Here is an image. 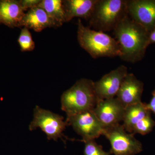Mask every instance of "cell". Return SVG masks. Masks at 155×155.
I'll use <instances>...</instances> for the list:
<instances>
[{
	"label": "cell",
	"instance_id": "obj_1",
	"mask_svg": "<svg viewBox=\"0 0 155 155\" xmlns=\"http://www.w3.org/2000/svg\"><path fill=\"white\" fill-rule=\"evenodd\" d=\"M115 39L120 47V58L124 61L134 63L143 58L149 45L150 32L132 20L128 14L114 28Z\"/></svg>",
	"mask_w": 155,
	"mask_h": 155
},
{
	"label": "cell",
	"instance_id": "obj_2",
	"mask_svg": "<svg viewBox=\"0 0 155 155\" xmlns=\"http://www.w3.org/2000/svg\"><path fill=\"white\" fill-rule=\"evenodd\" d=\"M77 38L79 44L94 58L120 57V47L116 39L102 31L93 30L78 21Z\"/></svg>",
	"mask_w": 155,
	"mask_h": 155
},
{
	"label": "cell",
	"instance_id": "obj_3",
	"mask_svg": "<svg viewBox=\"0 0 155 155\" xmlns=\"http://www.w3.org/2000/svg\"><path fill=\"white\" fill-rule=\"evenodd\" d=\"M99 100L95 91L94 82L81 78L62 94L61 109L69 117L93 110Z\"/></svg>",
	"mask_w": 155,
	"mask_h": 155
},
{
	"label": "cell",
	"instance_id": "obj_4",
	"mask_svg": "<svg viewBox=\"0 0 155 155\" xmlns=\"http://www.w3.org/2000/svg\"><path fill=\"white\" fill-rule=\"evenodd\" d=\"M127 1L97 0L89 19L90 25L97 31L114 29L127 14Z\"/></svg>",
	"mask_w": 155,
	"mask_h": 155
},
{
	"label": "cell",
	"instance_id": "obj_5",
	"mask_svg": "<svg viewBox=\"0 0 155 155\" xmlns=\"http://www.w3.org/2000/svg\"><path fill=\"white\" fill-rule=\"evenodd\" d=\"M63 116L44 110L37 106L34 109V118L29 126L30 130L40 128L46 134L49 140L57 141L58 138H62L63 131L67 122L64 121Z\"/></svg>",
	"mask_w": 155,
	"mask_h": 155
},
{
	"label": "cell",
	"instance_id": "obj_6",
	"mask_svg": "<svg viewBox=\"0 0 155 155\" xmlns=\"http://www.w3.org/2000/svg\"><path fill=\"white\" fill-rule=\"evenodd\" d=\"M127 132L120 124L106 128L104 135L110 141L115 155H134L142 150L141 143L134 137V134Z\"/></svg>",
	"mask_w": 155,
	"mask_h": 155
},
{
	"label": "cell",
	"instance_id": "obj_7",
	"mask_svg": "<svg viewBox=\"0 0 155 155\" xmlns=\"http://www.w3.org/2000/svg\"><path fill=\"white\" fill-rule=\"evenodd\" d=\"M66 122L82 137L84 142L95 140L104 135L105 132L106 128L97 118L93 110L67 117Z\"/></svg>",
	"mask_w": 155,
	"mask_h": 155
},
{
	"label": "cell",
	"instance_id": "obj_8",
	"mask_svg": "<svg viewBox=\"0 0 155 155\" xmlns=\"http://www.w3.org/2000/svg\"><path fill=\"white\" fill-rule=\"evenodd\" d=\"M127 14L149 32L155 28V0L127 1Z\"/></svg>",
	"mask_w": 155,
	"mask_h": 155
},
{
	"label": "cell",
	"instance_id": "obj_9",
	"mask_svg": "<svg viewBox=\"0 0 155 155\" xmlns=\"http://www.w3.org/2000/svg\"><path fill=\"white\" fill-rule=\"evenodd\" d=\"M125 108L116 97L99 100L93 111L105 128L119 124L123 121Z\"/></svg>",
	"mask_w": 155,
	"mask_h": 155
},
{
	"label": "cell",
	"instance_id": "obj_10",
	"mask_svg": "<svg viewBox=\"0 0 155 155\" xmlns=\"http://www.w3.org/2000/svg\"><path fill=\"white\" fill-rule=\"evenodd\" d=\"M127 74V67L121 65L94 82L95 91L99 99L115 97Z\"/></svg>",
	"mask_w": 155,
	"mask_h": 155
},
{
	"label": "cell",
	"instance_id": "obj_11",
	"mask_svg": "<svg viewBox=\"0 0 155 155\" xmlns=\"http://www.w3.org/2000/svg\"><path fill=\"white\" fill-rule=\"evenodd\" d=\"M143 84L132 73H128L123 80L116 98L125 108L141 102Z\"/></svg>",
	"mask_w": 155,
	"mask_h": 155
},
{
	"label": "cell",
	"instance_id": "obj_12",
	"mask_svg": "<svg viewBox=\"0 0 155 155\" xmlns=\"http://www.w3.org/2000/svg\"><path fill=\"white\" fill-rule=\"evenodd\" d=\"M25 14L19 0H0V24L11 28L20 27Z\"/></svg>",
	"mask_w": 155,
	"mask_h": 155
},
{
	"label": "cell",
	"instance_id": "obj_13",
	"mask_svg": "<svg viewBox=\"0 0 155 155\" xmlns=\"http://www.w3.org/2000/svg\"><path fill=\"white\" fill-rule=\"evenodd\" d=\"M20 27L38 32L47 28H56L54 23L46 12L38 7L31 9L25 13Z\"/></svg>",
	"mask_w": 155,
	"mask_h": 155
},
{
	"label": "cell",
	"instance_id": "obj_14",
	"mask_svg": "<svg viewBox=\"0 0 155 155\" xmlns=\"http://www.w3.org/2000/svg\"><path fill=\"white\" fill-rule=\"evenodd\" d=\"M97 0H64L66 22L75 17L89 19Z\"/></svg>",
	"mask_w": 155,
	"mask_h": 155
},
{
	"label": "cell",
	"instance_id": "obj_15",
	"mask_svg": "<svg viewBox=\"0 0 155 155\" xmlns=\"http://www.w3.org/2000/svg\"><path fill=\"white\" fill-rule=\"evenodd\" d=\"M149 114L146 104L141 102L128 106L125 108L122 125L126 131L133 133L134 125Z\"/></svg>",
	"mask_w": 155,
	"mask_h": 155
},
{
	"label": "cell",
	"instance_id": "obj_16",
	"mask_svg": "<svg viewBox=\"0 0 155 155\" xmlns=\"http://www.w3.org/2000/svg\"><path fill=\"white\" fill-rule=\"evenodd\" d=\"M38 7L46 12L56 27L62 26L66 22L63 0H41Z\"/></svg>",
	"mask_w": 155,
	"mask_h": 155
},
{
	"label": "cell",
	"instance_id": "obj_17",
	"mask_svg": "<svg viewBox=\"0 0 155 155\" xmlns=\"http://www.w3.org/2000/svg\"><path fill=\"white\" fill-rule=\"evenodd\" d=\"M22 52L31 51L35 48V43L28 28L23 27L20 31L18 40Z\"/></svg>",
	"mask_w": 155,
	"mask_h": 155
},
{
	"label": "cell",
	"instance_id": "obj_18",
	"mask_svg": "<svg viewBox=\"0 0 155 155\" xmlns=\"http://www.w3.org/2000/svg\"><path fill=\"white\" fill-rule=\"evenodd\" d=\"M154 125L155 122L149 114L134 125L133 133H138L145 135L150 132Z\"/></svg>",
	"mask_w": 155,
	"mask_h": 155
},
{
	"label": "cell",
	"instance_id": "obj_19",
	"mask_svg": "<svg viewBox=\"0 0 155 155\" xmlns=\"http://www.w3.org/2000/svg\"><path fill=\"white\" fill-rule=\"evenodd\" d=\"M84 155H110L109 153L106 152L102 147L97 144L94 140L84 142Z\"/></svg>",
	"mask_w": 155,
	"mask_h": 155
},
{
	"label": "cell",
	"instance_id": "obj_20",
	"mask_svg": "<svg viewBox=\"0 0 155 155\" xmlns=\"http://www.w3.org/2000/svg\"><path fill=\"white\" fill-rule=\"evenodd\" d=\"M41 0H19L20 4L24 11H26L38 7Z\"/></svg>",
	"mask_w": 155,
	"mask_h": 155
},
{
	"label": "cell",
	"instance_id": "obj_21",
	"mask_svg": "<svg viewBox=\"0 0 155 155\" xmlns=\"http://www.w3.org/2000/svg\"><path fill=\"white\" fill-rule=\"evenodd\" d=\"M147 107L149 110L153 112L155 114V91L153 93V97L149 104H147Z\"/></svg>",
	"mask_w": 155,
	"mask_h": 155
},
{
	"label": "cell",
	"instance_id": "obj_22",
	"mask_svg": "<svg viewBox=\"0 0 155 155\" xmlns=\"http://www.w3.org/2000/svg\"><path fill=\"white\" fill-rule=\"evenodd\" d=\"M155 43V28L150 32L149 34V44Z\"/></svg>",
	"mask_w": 155,
	"mask_h": 155
},
{
	"label": "cell",
	"instance_id": "obj_23",
	"mask_svg": "<svg viewBox=\"0 0 155 155\" xmlns=\"http://www.w3.org/2000/svg\"></svg>",
	"mask_w": 155,
	"mask_h": 155
}]
</instances>
